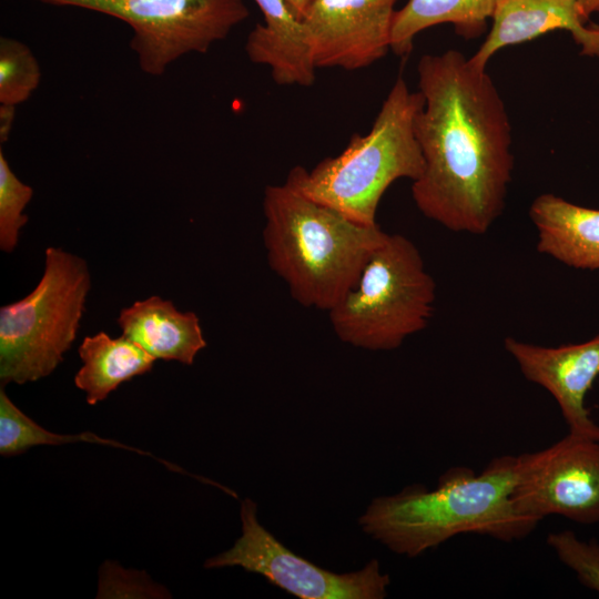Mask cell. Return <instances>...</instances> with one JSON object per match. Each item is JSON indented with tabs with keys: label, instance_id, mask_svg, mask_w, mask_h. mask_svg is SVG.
Instances as JSON below:
<instances>
[{
	"label": "cell",
	"instance_id": "cell-12",
	"mask_svg": "<svg viewBox=\"0 0 599 599\" xmlns=\"http://www.w3.org/2000/svg\"><path fill=\"white\" fill-rule=\"evenodd\" d=\"M264 17L245 42L248 59L271 69L278 85L309 87L315 81L313 60L304 22L285 0H254Z\"/></svg>",
	"mask_w": 599,
	"mask_h": 599
},
{
	"label": "cell",
	"instance_id": "cell-9",
	"mask_svg": "<svg viewBox=\"0 0 599 599\" xmlns=\"http://www.w3.org/2000/svg\"><path fill=\"white\" fill-rule=\"evenodd\" d=\"M511 499L524 515L599 522V440L568 433L547 448L516 456Z\"/></svg>",
	"mask_w": 599,
	"mask_h": 599
},
{
	"label": "cell",
	"instance_id": "cell-2",
	"mask_svg": "<svg viewBox=\"0 0 599 599\" xmlns=\"http://www.w3.org/2000/svg\"><path fill=\"white\" fill-rule=\"evenodd\" d=\"M516 456L501 455L476 473L446 470L436 488L413 485L375 498L359 518L363 530L389 550L416 557L453 537L476 534L502 542L530 535L540 519L521 514L511 494Z\"/></svg>",
	"mask_w": 599,
	"mask_h": 599
},
{
	"label": "cell",
	"instance_id": "cell-21",
	"mask_svg": "<svg viewBox=\"0 0 599 599\" xmlns=\"http://www.w3.org/2000/svg\"><path fill=\"white\" fill-rule=\"evenodd\" d=\"M546 541L582 586L599 593V542L596 539L586 541L565 529L548 534Z\"/></svg>",
	"mask_w": 599,
	"mask_h": 599
},
{
	"label": "cell",
	"instance_id": "cell-20",
	"mask_svg": "<svg viewBox=\"0 0 599 599\" xmlns=\"http://www.w3.org/2000/svg\"><path fill=\"white\" fill-rule=\"evenodd\" d=\"M33 190L12 172L0 151V248L3 252L14 251L20 230L27 224L23 213L31 201Z\"/></svg>",
	"mask_w": 599,
	"mask_h": 599
},
{
	"label": "cell",
	"instance_id": "cell-22",
	"mask_svg": "<svg viewBox=\"0 0 599 599\" xmlns=\"http://www.w3.org/2000/svg\"><path fill=\"white\" fill-rule=\"evenodd\" d=\"M580 51L581 54L599 58V24L587 27L586 40Z\"/></svg>",
	"mask_w": 599,
	"mask_h": 599
},
{
	"label": "cell",
	"instance_id": "cell-23",
	"mask_svg": "<svg viewBox=\"0 0 599 599\" xmlns=\"http://www.w3.org/2000/svg\"><path fill=\"white\" fill-rule=\"evenodd\" d=\"M16 106H0V141L6 142L14 120Z\"/></svg>",
	"mask_w": 599,
	"mask_h": 599
},
{
	"label": "cell",
	"instance_id": "cell-19",
	"mask_svg": "<svg viewBox=\"0 0 599 599\" xmlns=\"http://www.w3.org/2000/svg\"><path fill=\"white\" fill-rule=\"evenodd\" d=\"M40 65L31 49L11 39H0V105L17 106L38 88Z\"/></svg>",
	"mask_w": 599,
	"mask_h": 599
},
{
	"label": "cell",
	"instance_id": "cell-11",
	"mask_svg": "<svg viewBox=\"0 0 599 599\" xmlns=\"http://www.w3.org/2000/svg\"><path fill=\"white\" fill-rule=\"evenodd\" d=\"M504 347L522 376L554 397L568 433L599 440V425L586 406L587 394L599 377V333L588 341L559 346L508 336Z\"/></svg>",
	"mask_w": 599,
	"mask_h": 599
},
{
	"label": "cell",
	"instance_id": "cell-10",
	"mask_svg": "<svg viewBox=\"0 0 599 599\" xmlns=\"http://www.w3.org/2000/svg\"><path fill=\"white\" fill-rule=\"evenodd\" d=\"M397 0H312L303 22L315 67L358 70L386 55Z\"/></svg>",
	"mask_w": 599,
	"mask_h": 599
},
{
	"label": "cell",
	"instance_id": "cell-4",
	"mask_svg": "<svg viewBox=\"0 0 599 599\" xmlns=\"http://www.w3.org/2000/svg\"><path fill=\"white\" fill-rule=\"evenodd\" d=\"M422 105V93L413 92L399 74L367 134H354L342 153L309 171L294 166L285 182L357 223L377 224L386 190L396 180L414 182L423 174L425 163L414 130Z\"/></svg>",
	"mask_w": 599,
	"mask_h": 599
},
{
	"label": "cell",
	"instance_id": "cell-15",
	"mask_svg": "<svg viewBox=\"0 0 599 599\" xmlns=\"http://www.w3.org/2000/svg\"><path fill=\"white\" fill-rule=\"evenodd\" d=\"M118 324L122 335L138 344L155 359L192 365L206 346L199 316L181 312L160 296L134 302L121 309Z\"/></svg>",
	"mask_w": 599,
	"mask_h": 599
},
{
	"label": "cell",
	"instance_id": "cell-8",
	"mask_svg": "<svg viewBox=\"0 0 599 599\" xmlns=\"http://www.w3.org/2000/svg\"><path fill=\"white\" fill-rule=\"evenodd\" d=\"M242 536L234 546L207 559L205 568L238 566L260 573L271 583L301 599H382L389 576L382 573L376 559L363 569L336 573L318 567L286 548L257 520L256 505L245 499L241 506Z\"/></svg>",
	"mask_w": 599,
	"mask_h": 599
},
{
	"label": "cell",
	"instance_id": "cell-13",
	"mask_svg": "<svg viewBox=\"0 0 599 599\" xmlns=\"http://www.w3.org/2000/svg\"><path fill=\"white\" fill-rule=\"evenodd\" d=\"M490 20L486 39L469 58L480 69H487L499 50L548 32L568 31L580 47L587 34V19L576 0H495Z\"/></svg>",
	"mask_w": 599,
	"mask_h": 599
},
{
	"label": "cell",
	"instance_id": "cell-7",
	"mask_svg": "<svg viewBox=\"0 0 599 599\" xmlns=\"http://www.w3.org/2000/svg\"><path fill=\"white\" fill-rule=\"evenodd\" d=\"M104 13L128 23L141 70L162 75L184 54L205 53L250 16L245 0H39Z\"/></svg>",
	"mask_w": 599,
	"mask_h": 599
},
{
	"label": "cell",
	"instance_id": "cell-25",
	"mask_svg": "<svg viewBox=\"0 0 599 599\" xmlns=\"http://www.w3.org/2000/svg\"><path fill=\"white\" fill-rule=\"evenodd\" d=\"M292 11L301 19L305 16V12L312 0H285Z\"/></svg>",
	"mask_w": 599,
	"mask_h": 599
},
{
	"label": "cell",
	"instance_id": "cell-3",
	"mask_svg": "<svg viewBox=\"0 0 599 599\" xmlns=\"http://www.w3.org/2000/svg\"><path fill=\"white\" fill-rule=\"evenodd\" d=\"M263 242L271 270L305 307L329 312L357 283L387 233L357 223L284 182L263 194Z\"/></svg>",
	"mask_w": 599,
	"mask_h": 599
},
{
	"label": "cell",
	"instance_id": "cell-5",
	"mask_svg": "<svg viewBox=\"0 0 599 599\" xmlns=\"http://www.w3.org/2000/svg\"><path fill=\"white\" fill-rule=\"evenodd\" d=\"M436 283L417 246L388 234L367 260L356 285L328 312L336 336L369 351L398 348L429 323Z\"/></svg>",
	"mask_w": 599,
	"mask_h": 599
},
{
	"label": "cell",
	"instance_id": "cell-17",
	"mask_svg": "<svg viewBox=\"0 0 599 599\" xmlns=\"http://www.w3.org/2000/svg\"><path fill=\"white\" fill-rule=\"evenodd\" d=\"M494 6L495 0H408L395 11L390 50L399 57L408 55L418 33L443 23L453 24L465 40L477 39L485 33Z\"/></svg>",
	"mask_w": 599,
	"mask_h": 599
},
{
	"label": "cell",
	"instance_id": "cell-6",
	"mask_svg": "<svg viewBox=\"0 0 599 599\" xmlns=\"http://www.w3.org/2000/svg\"><path fill=\"white\" fill-rule=\"evenodd\" d=\"M90 287L89 267L82 257L47 247L37 286L0 308L2 386L35 382L58 367L77 337Z\"/></svg>",
	"mask_w": 599,
	"mask_h": 599
},
{
	"label": "cell",
	"instance_id": "cell-18",
	"mask_svg": "<svg viewBox=\"0 0 599 599\" xmlns=\"http://www.w3.org/2000/svg\"><path fill=\"white\" fill-rule=\"evenodd\" d=\"M80 440L125 447L119 443L99 438L92 434L70 436L50 433L21 412L8 397L3 386H1L0 454L2 456H14L38 445H61Z\"/></svg>",
	"mask_w": 599,
	"mask_h": 599
},
{
	"label": "cell",
	"instance_id": "cell-16",
	"mask_svg": "<svg viewBox=\"0 0 599 599\" xmlns=\"http://www.w3.org/2000/svg\"><path fill=\"white\" fill-rule=\"evenodd\" d=\"M79 355L82 367L74 384L85 392L90 405L104 400L122 383L150 372L156 361L124 335L112 338L105 332L85 336Z\"/></svg>",
	"mask_w": 599,
	"mask_h": 599
},
{
	"label": "cell",
	"instance_id": "cell-24",
	"mask_svg": "<svg viewBox=\"0 0 599 599\" xmlns=\"http://www.w3.org/2000/svg\"><path fill=\"white\" fill-rule=\"evenodd\" d=\"M588 20L591 16L597 14L599 17V0H576Z\"/></svg>",
	"mask_w": 599,
	"mask_h": 599
},
{
	"label": "cell",
	"instance_id": "cell-14",
	"mask_svg": "<svg viewBox=\"0 0 599 599\" xmlns=\"http://www.w3.org/2000/svg\"><path fill=\"white\" fill-rule=\"evenodd\" d=\"M529 217L539 253L572 268L599 271V209L542 193L531 202Z\"/></svg>",
	"mask_w": 599,
	"mask_h": 599
},
{
	"label": "cell",
	"instance_id": "cell-1",
	"mask_svg": "<svg viewBox=\"0 0 599 599\" xmlns=\"http://www.w3.org/2000/svg\"><path fill=\"white\" fill-rule=\"evenodd\" d=\"M423 105L414 130L424 171L412 196L427 219L481 235L504 212L512 179L511 125L487 69L455 49L417 64Z\"/></svg>",
	"mask_w": 599,
	"mask_h": 599
}]
</instances>
